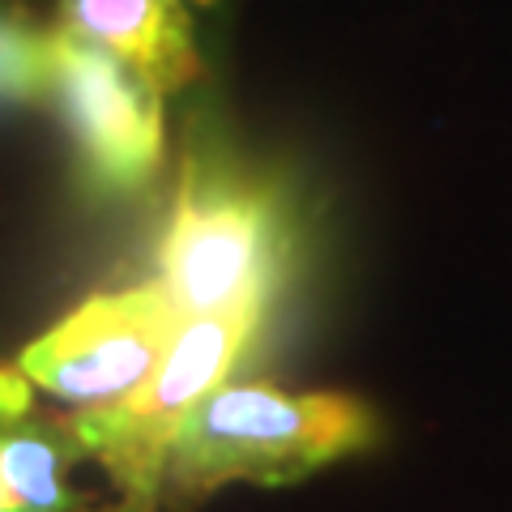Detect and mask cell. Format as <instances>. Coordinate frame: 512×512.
Segmentation results:
<instances>
[{
    "mask_svg": "<svg viewBox=\"0 0 512 512\" xmlns=\"http://www.w3.org/2000/svg\"><path fill=\"white\" fill-rule=\"evenodd\" d=\"M376 440V419L346 393L218 384L188 414L167 457L163 495L201 500L227 483L286 487Z\"/></svg>",
    "mask_w": 512,
    "mask_h": 512,
    "instance_id": "obj_1",
    "label": "cell"
},
{
    "mask_svg": "<svg viewBox=\"0 0 512 512\" xmlns=\"http://www.w3.org/2000/svg\"><path fill=\"white\" fill-rule=\"evenodd\" d=\"M291 256L274 184L192 150L158 248V286L184 316L265 308Z\"/></svg>",
    "mask_w": 512,
    "mask_h": 512,
    "instance_id": "obj_2",
    "label": "cell"
},
{
    "mask_svg": "<svg viewBox=\"0 0 512 512\" xmlns=\"http://www.w3.org/2000/svg\"><path fill=\"white\" fill-rule=\"evenodd\" d=\"M261 320L265 308L188 316L137 393L103 410H77L69 419L86 457L116 487V512H158L175 436L188 414L227 384V372L256 338Z\"/></svg>",
    "mask_w": 512,
    "mask_h": 512,
    "instance_id": "obj_3",
    "label": "cell"
},
{
    "mask_svg": "<svg viewBox=\"0 0 512 512\" xmlns=\"http://www.w3.org/2000/svg\"><path fill=\"white\" fill-rule=\"evenodd\" d=\"M184 320L158 282L94 295L22 350L18 372L77 410L116 406L154 376Z\"/></svg>",
    "mask_w": 512,
    "mask_h": 512,
    "instance_id": "obj_4",
    "label": "cell"
},
{
    "mask_svg": "<svg viewBox=\"0 0 512 512\" xmlns=\"http://www.w3.org/2000/svg\"><path fill=\"white\" fill-rule=\"evenodd\" d=\"M47 94L103 192H133L163 163V90L107 47L60 30L47 56Z\"/></svg>",
    "mask_w": 512,
    "mask_h": 512,
    "instance_id": "obj_5",
    "label": "cell"
},
{
    "mask_svg": "<svg viewBox=\"0 0 512 512\" xmlns=\"http://www.w3.org/2000/svg\"><path fill=\"white\" fill-rule=\"evenodd\" d=\"M60 30L107 47L111 56L146 73L158 90L184 86L201 69L188 18L175 0H64Z\"/></svg>",
    "mask_w": 512,
    "mask_h": 512,
    "instance_id": "obj_6",
    "label": "cell"
},
{
    "mask_svg": "<svg viewBox=\"0 0 512 512\" xmlns=\"http://www.w3.org/2000/svg\"><path fill=\"white\" fill-rule=\"evenodd\" d=\"M86 448L73 423L18 419L0 427V495L9 512H107L73 483Z\"/></svg>",
    "mask_w": 512,
    "mask_h": 512,
    "instance_id": "obj_7",
    "label": "cell"
},
{
    "mask_svg": "<svg viewBox=\"0 0 512 512\" xmlns=\"http://www.w3.org/2000/svg\"><path fill=\"white\" fill-rule=\"evenodd\" d=\"M47 56H52V39L0 13V107H26L43 99Z\"/></svg>",
    "mask_w": 512,
    "mask_h": 512,
    "instance_id": "obj_8",
    "label": "cell"
},
{
    "mask_svg": "<svg viewBox=\"0 0 512 512\" xmlns=\"http://www.w3.org/2000/svg\"><path fill=\"white\" fill-rule=\"evenodd\" d=\"M30 414V380L22 372H5L0 367V427L18 423Z\"/></svg>",
    "mask_w": 512,
    "mask_h": 512,
    "instance_id": "obj_9",
    "label": "cell"
},
{
    "mask_svg": "<svg viewBox=\"0 0 512 512\" xmlns=\"http://www.w3.org/2000/svg\"><path fill=\"white\" fill-rule=\"evenodd\" d=\"M0 512H9V504H5V495H0Z\"/></svg>",
    "mask_w": 512,
    "mask_h": 512,
    "instance_id": "obj_10",
    "label": "cell"
}]
</instances>
